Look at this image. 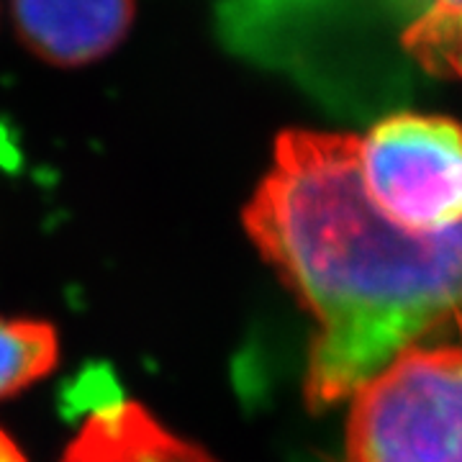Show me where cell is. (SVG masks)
I'll list each match as a JSON object with an SVG mask.
<instances>
[{"label":"cell","instance_id":"obj_1","mask_svg":"<svg viewBox=\"0 0 462 462\" xmlns=\"http://www.w3.org/2000/svg\"><path fill=\"white\" fill-rule=\"evenodd\" d=\"M245 226L314 316L311 409L346 398L406 346L462 339V224L421 234L380 214L360 180L357 136L282 132Z\"/></svg>","mask_w":462,"mask_h":462},{"label":"cell","instance_id":"obj_2","mask_svg":"<svg viewBox=\"0 0 462 462\" xmlns=\"http://www.w3.org/2000/svg\"><path fill=\"white\" fill-rule=\"evenodd\" d=\"M349 396L346 462H462V339L401 349Z\"/></svg>","mask_w":462,"mask_h":462},{"label":"cell","instance_id":"obj_3","mask_svg":"<svg viewBox=\"0 0 462 462\" xmlns=\"http://www.w3.org/2000/svg\"><path fill=\"white\" fill-rule=\"evenodd\" d=\"M367 199L403 229L462 224V126L442 116L396 114L357 136Z\"/></svg>","mask_w":462,"mask_h":462},{"label":"cell","instance_id":"obj_4","mask_svg":"<svg viewBox=\"0 0 462 462\" xmlns=\"http://www.w3.org/2000/svg\"><path fill=\"white\" fill-rule=\"evenodd\" d=\"M26 50L54 67L90 65L124 42L134 0H11Z\"/></svg>","mask_w":462,"mask_h":462},{"label":"cell","instance_id":"obj_5","mask_svg":"<svg viewBox=\"0 0 462 462\" xmlns=\"http://www.w3.org/2000/svg\"><path fill=\"white\" fill-rule=\"evenodd\" d=\"M60 462H218L203 447L165 430L136 401H114L90 413Z\"/></svg>","mask_w":462,"mask_h":462},{"label":"cell","instance_id":"obj_6","mask_svg":"<svg viewBox=\"0 0 462 462\" xmlns=\"http://www.w3.org/2000/svg\"><path fill=\"white\" fill-rule=\"evenodd\" d=\"M60 360V339L47 321L0 319V398H11L50 375Z\"/></svg>","mask_w":462,"mask_h":462},{"label":"cell","instance_id":"obj_7","mask_svg":"<svg viewBox=\"0 0 462 462\" xmlns=\"http://www.w3.org/2000/svg\"><path fill=\"white\" fill-rule=\"evenodd\" d=\"M406 47L424 67L462 80V8L431 3L406 32Z\"/></svg>","mask_w":462,"mask_h":462},{"label":"cell","instance_id":"obj_8","mask_svg":"<svg viewBox=\"0 0 462 462\" xmlns=\"http://www.w3.org/2000/svg\"><path fill=\"white\" fill-rule=\"evenodd\" d=\"M0 462H26L23 452L3 430H0Z\"/></svg>","mask_w":462,"mask_h":462},{"label":"cell","instance_id":"obj_9","mask_svg":"<svg viewBox=\"0 0 462 462\" xmlns=\"http://www.w3.org/2000/svg\"><path fill=\"white\" fill-rule=\"evenodd\" d=\"M439 5H449V8H462V0H434Z\"/></svg>","mask_w":462,"mask_h":462}]
</instances>
